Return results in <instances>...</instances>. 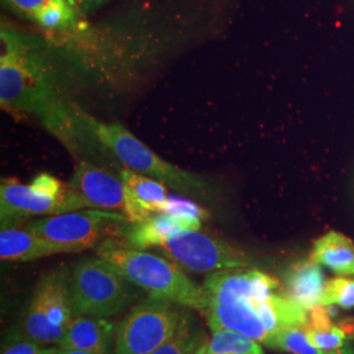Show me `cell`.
<instances>
[{
  "label": "cell",
  "instance_id": "obj_1",
  "mask_svg": "<svg viewBox=\"0 0 354 354\" xmlns=\"http://www.w3.org/2000/svg\"><path fill=\"white\" fill-rule=\"evenodd\" d=\"M0 104L7 112L36 117L70 149L75 146L77 111L64 102L37 45L7 26H1Z\"/></svg>",
  "mask_w": 354,
  "mask_h": 354
},
{
  "label": "cell",
  "instance_id": "obj_2",
  "mask_svg": "<svg viewBox=\"0 0 354 354\" xmlns=\"http://www.w3.org/2000/svg\"><path fill=\"white\" fill-rule=\"evenodd\" d=\"M96 252L115 266L130 283L149 292L150 297L206 313L209 301L205 289L194 283L172 260L113 239L100 243Z\"/></svg>",
  "mask_w": 354,
  "mask_h": 354
},
{
  "label": "cell",
  "instance_id": "obj_3",
  "mask_svg": "<svg viewBox=\"0 0 354 354\" xmlns=\"http://www.w3.org/2000/svg\"><path fill=\"white\" fill-rule=\"evenodd\" d=\"M77 121L84 131L112 152L125 168L152 177L180 193L206 197L207 188L203 180L163 160L125 127L104 124L82 111H77Z\"/></svg>",
  "mask_w": 354,
  "mask_h": 354
},
{
  "label": "cell",
  "instance_id": "obj_4",
  "mask_svg": "<svg viewBox=\"0 0 354 354\" xmlns=\"http://www.w3.org/2000/svg\"><path fill=\"white\" fill-rule=\"evenodd\" d=\"M203 289L209 301L205 315L212 332L236 330L268 346L270 336L253 304L250 270L231 269L210 273Z\"/></svg>",
  "mask_w": 354,
  "mask_h": 354
},
{
  "label": "cell",
  "instance_id": "obj_5",
  "mask_svg": "<svg viewBox=\"0 0 354 354\" xmlns=\"http://www.w3.org/2000/svg\"><path fill=\"white\" fill-rule=\"evenodd\" d=\"M121 272L102 257L76 263L68 279L74 317L118 315L136 298V291Z\"/></svg>",
  "mask_w": 354,
  "mask_h": 354
},
{
  "label": "cell",
  "instance_id": "obj_6",
  "mask_svg": "<svg viewBox=\"0 0 354 354\" xmlns=\"http://www.w3.org/2000/svg\"><path fill=\"white\" fill-rule=\"evenodd\" d=\"M84 209L75 192L49 174H41L30 184L15 177L1 178L0 218L1 227L20 226L28 218L64 214Z\"/></svg>",
  "mask_w": 354,
  "mask_h": 354
},
{
  "label": "cell",
  "instance_id": "obj_7",
  "mask_svg": "<svg viewBox=\"0 0 354 354\" xmlns=\"http://www.w3.org/2000/svg\"><path fill=\"white\" fill-rule=\"evenodd\" d=\"M183 315L178 304L149 297L118 324L113 354H151L175 335Z\"/></svg>",
  "mask_w": 354,
  "mask_h": 354
},
{
  "label": "cell",
  "instance_id": "obj_8",
  "mask_svg": "<svg viewBox=\"0 0 354 354\" xmlns=\"http://www.w3.org/2000/svg\"><path fill=\"white\" fill-rule=\"evenodd\" d=\"M127 222L124 214L89 209L48 215L26 225L59 253H76L97 245L114 227L124 226Z\"/></svg>",
  "mask_w": 354,
  "mask_h": 354
},
{
  "label": "cell",
  "instance_id": "obj_9",
  "mask_svg": "<svg viewBox=\"0 0 354 354\" xmlns=\"http://www.w3.org/2000/svg\"><path fill=\"white\" fill-rule=\"evenodd\" d=\"M159 250L167 259L192 273H215L252 266L248 253L200 230H176Z\"/></svg>",
  "mask_w": 354,
  "mask_h": 354
},
{
  "label": "cell",
  "instance_id": "obj_10",
  "mask_svg": "<svg viewBox=\"0 0 354 354\" xmlns=\"http://www.w3.org/2000/svg\"><path fill=\"white\" fill-rule=\"evenodd\" d=\"M68 185L77 194L84 209L105 212H121L125 215L131 190L121 176L88 162L79 163L68 181Z\"/></svg>",
  "mask_w": 354,
  "mask_h": 354
},
{
  "label": "cell",
  "instance_id": "obj_11",
  "mask_svg": "<svg viewBox=\"0 0 354 354\" xmlns=\"http://www.w3.org/2000/svg\"><path fill=\"white\" fill-rule=\"evenodd\" d=\"M114 337L115 329L106 317H73L58 346L92 354H111Z\"/></svg>",
  "mask_w": 354,
  "mask_h": 354
},
{
  "label": "cell",
  "instance_id": "obj_12",
  "mask_svg": "<svg viewBox=\"0 0 354 354\" xmlns=\"http://www.w3.org/2000/svg\"><path fill=\"white\" fill-rule=\"evenodd\" d=\"M285 294L307 311L323 304L326 291V276L320 264L313 259L291 266L285 273Z\"/></svg>",
  "mask_w": 354,
  "mask_h": 354
},
{
  "label": "cell",
  "instance_id": "obj_13",
  "mask_svg": "<svg viewBox=\"0 0 354 354\" xmlns=\"http://www.w3.org/2000/svg\"><path fill=\"white\" fill-rule=\"evenodd\" d=\"M53 254H59V251L26 225L24 227L21 225L1 227L0 259L3 261L26 263Z\"/></svg>",
  "mask_w": 354,
  "mask_h": 354
},
{
  "label": "cell",
  "instance_id": "obj_14",
  "mask_svg": "<svg viewBox=\"0 0 354 354\" xmlns=\"http://www.w3.org/2000/svg\"><path fill=\"white\" fill-rule=\"evenodd\" d=\"M68 279L64 270H57L50 274H46L41 282L45 288V306L46 317L49 322L51 335L54 344H59L70 320L74 317L71 302H70V290Z\"/></svg>",
  "mask_w": 354,
  "mask_h": 354
},
{
  "label": "cell",
  "instance_id": "obj_15",
  "mask_svg": "<svg viewBox=\"0 0 354 354\" xmlns=\"http://www.w3.org/2000/svg\"><path fill=\"white\" fill-rule=\"evenodd\" d=\"M311 259L342 276H354V244L337 231H329L314 243Z\"/></svg>",
  "mask_w": 354,
  "mask_h": 354
},
{
  "label": "cell",
  "instance_id": "obj_16",
  "mask_svg": "<svg viewBox=\"0 0 354 354\" xmlns=\"http://www.w3.org/2000/svg\"><path fill=\"white\" fill-rule=\"evenodd\" d=\"M176 230H183L176 218L165 213H156L140 223H130L124 230L125 243L137 250L159 248Z\"/></svg>",
  "mask_w": 354,
  "mask_h": 354
},
{
  "label": "cell",
  "instance_id": "obj_17",
  "mask_svg": "<svg viewBox=\"0 0 354 354\" xmlns=\"http://www.w3.org/2000/svg\"><path fill=\"white\" fill-rule=\"evenodd\" d=\"M120 176L127 188L151 209L152 213H163L165 203L169 198L165 184L125 167L120 171Z\"/></svg>",
  "mask_w": 354,
  "mask_h": 354
},
{
  "label": "cell",
  "instance_id": "obj_18",
  "mask_svg": "<svg viewBox=\"0 0 354 354\" xmlns=\"http://www.w3.org/2000/svg\"><path fill=\"white\" fill-rule=\"evenodd\" d=\"M207 342L193 317L189 313H184L175 335L151 354H194Z\"/></svg>",
  "mask_w": 354,
  "mask_h": 354
},
{
  "label": "cell",
  "instance_id": "obj_19",
  "mask_svg": "<svg viewBox=\"0 0 354 354\" xmlns=\"http://www.w3.org/2000/svg\"><path fill=\"white\" fill-rule=\"evenodd\" d=\"M206 354H264L259 342L241 332L221 329L213 332Z\"/></svg>",
  "mask_w": 354,
  "mask_h": 354
},
{
  "label": "cell",
  "instance_id": "obj_20",
  "mask_svg": "<svg viewBox=\"0 0 354 354\" xmlns=\"http://www.w3.org/2000/svg\"><path fill=\"white\" fill-rule=\"evenodd\" d=\"M163 213L176 218L183 230H200L203 221L209 218L207 210L203 209V206L176 196H169Z\"/></svg>",
  "mask_w": 354,
  "mask_h": 354
},
{
  "label": "cell",
  "instance_id": "obj_21",
  "mask_svg": "<svg viewBox=\"0 0 354 354\" xmlns=\"http://www.w3.org/2000/svg\"><path fill=\"white\" fill-rule=\"evenodd\" d=\"M268 346L291 354H326L308 340L304 328L283 329L272 337Z\"/></svg>",
  "mask_w": 354,
  "mask_h": 354
},
{
  "label": "cell",
  "instance_id": "obj_22",
  "mask_svg": "<svg viewBox=\"0 0 354 354\" xmlns=\"http://www.w3.org/2000/svg\"><path fill=\"white\" fill-rule=\"evenodd\" d=\"M75 10L67 3V0H53L36 17V23L46 29H67L76 23Z\"/></svg>",
  "mask_w": 354,
  "mask_h": 354
},
{
  "label": "cell",
  "instance_id": "obj_23",
  "mask_svg": "<svg viewBox=\"0 0 354 354\" xmlns=\"http://www.w3.org/2000/svg\"><path fill=\"white\" fill-rule=\"evenodd\" d=\"M308 340L326 354H353L346 342V333L339 326L326 330H306Z\"/></svg>",
  "mask_w": 354,
  "mask_h": 354
},
{
  "label": "cell",
  "instance_id": "obj_24",
  "mask_svg": "<svg viewBox=\"0 0 354 354\" xmlns=\"http://www.w3.org/2000/svg\"><path fill=\"white\" fill-rule=\"evenodd\" d=\"M324 306H339L345 310L354 307V279L336 277L329 279L323 297Z\"/></svg>",
  "mask_w": 354,
  "mask_h": 354
},
{
  "label": "cell",
  "instance_id": "obj_25",
  "mask_svg": "<svg viewBox=\"0 0 354 354\" xmlns=\"http://www.w3.org/2000/svg\"><path fill=\"white\" fill-rule=\"evenodd\" d=\"M253 304H263L279 289V282L261 270H250Z\"/></svg>",
  "mask_w": 354,
  "mask_h": 354
},
{
  "label": "cell",
  "instance_id": "obj_26",
  "mask_svg": "<svg viewBox=\"0 0 354 354\" xmlns=\"http://www.w3.org/2000/svg\"><path fill=\"white\" fill-rule=\"evenodd\" d=\"M58 348H48L26 339L20 332L11 335L1 354H54Z\"/></svg>",
  "mask_w": 354,
  "mask_h": 354
},
{
  "label": "cell",
  "instance_id": "obj_27",
  "mask_svg": "<svg viewBox=\"0 0 354 354\" xmlns=\"http://www.w3.org/2000/svg\"><path fill=\"white\" fill-rule=\"evenodd\" d=\"M53 0H3L4 6L20 16L36 20L41 12Z\"/></svg>",
  "mask_w": 354,
  "mask_h": 354
},
{
  "label": "cell",
  "instance_id": "obj_28",
  "mask_svg": "<svg viewBox=\"0 0 354 354\" xmlns=\"http://www.w3.org/2000/svg\"><path fill=\"white\" fill-rule=\"evenodd\" d=\"M333 323L330 319V310L324 304H317L308 310V323L306 330H326L332 328Z\"/></svg>",
  "mask_w": 354,
  "mask_h": 354
},
{
  "label": "cell",
  "instance_id": "obj_29",
  "mask_svg": "<svg viewBox=\"0 0 354 354\" xmlns=\"http://www.w3.org/2000/svg\"><path fill=\"white\" fill-rule=\"evenodd\" d=\"M105 1L106 0H67V3L75 10L77 15H83V13L93 11L95 8H97Z\"/></svg>",
  "mask_w": 354,
  "mask_h": 354
},
{
  "label": "cell",
  "instance_id": "obj_30",
  "mask_svg": "<svg viewBox=\"0 0 354 354\" xmlns=\"http://www.w3.org/2000/svg\"><path fill=\"white\" fill-rule=\"evenodd\" d=\"M339 327L346 333V335H353L354 333V319L349 317V319H345L340 322Z\"/></svg>",
  "mask_w": 354,
  "mask_h": 354
},
{
  "label": "cell",
  "instance_id": "obj_31",
  "mask_svg": "<svg viewBox=\"0 0 354 354\" xmlns=\"http://www.w3.org/2000/svg\"><path fill=\"white\" fill-rule=\"evenodd\" d=\"M67 354H92L88 352H83V351H74V349H64Z\"/></svg>",
  "mask_w": 354,
  "mask_h": 354
},
{
  "label": "cell",
  "instance_id": "obj_32",
  "mask_svg": "<svg viewBox=\"0 0 354 354\" xmlns=\"http://www.w3.org/2000/svg\"><path fill=\"white\" fill-rule=\"evenodd\" d=\"M206 349H207V342H205L203 346L196 352L194 354H206Z\"/></svg>",
  "mask_w": 354,
  "mask_h": 354
},
{
  "label": "cell",
  "instance_id": "obj_33",
  "mask_svg": "<svg viewBox=\"0 0 354 354\" xmlns=\"http://www.w3.org/2000/svg\"><path fill=\"white\" fill-rule=\"evenodd\" d=\"M54 354H67V352H66V351H64V349H62V348H59V346H58V349H57V352H55V353Z\"/></svg>",
  "mask_w": 354,
  "mask_h": 354
}]
</instances>
